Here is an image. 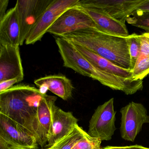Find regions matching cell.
Segmentation results:
<instances>
[{"instance_id":"cell-1","label":"cell","mask_w":149,"mask_h":149,"mask_svg":"<svg viewBox=\"0 0 149 149\" xmlns=\"http://www.w3.org/2000/svg\"><path fill=\"white\" fill-rule=\"evenodd\" d=\"M45 94L29 85L13 86L0 92V114L27 130L38 140L37 110Z\"/></svg>"},{"instance_id":"cell-2","label":"cell","mask_w":149,"mask_h":149,"mask_svg":"<svg viewBox=\"0 0 149 149\" xmlns=\"http://www.w3.org/2000/svg\"><path fill=\"white\" fill-rule=\"evenodd\" d=\"M56 42L65 68L96 80L113 90L123 91L126 95H133L143 88V81L123 78L97 68L88 61L73 44L66 40L57 37Z\"/></svg>"},{"instance_id":"cell-3","label":"cell","mask_w":149,"mask_h":149,"mask_svg":"<svg viewBox=\"0 0 149 149\" xmlns=\"http://www.w3.org/2000/svg\"><path fill=\"white\" fill-rule=\"evenodd\" d=\"M61 38L82 46L118 67L131 71L128 36H116L86 29L67 34Z\"/></svg>"},{"instance_id":"cell-4","label":"cell","mask_w":149,"mask_h":149,"mask_svg":"<svg viewBox=\"0 0 149 149\" xmlns=\"http://www.w3.org/2000/svg\"><path fill=\"white\" fill-rule=\"evenodd\" d=\"M53 0H18L15 6L19 26L20 46L26 41L41 16Z\"/></svg>"},{"instance_id":"cell-5","label":"cell","mask_w":149,"mask_h":149,"mask_svg":"<svg viewBox=\"0 0 149 149\" xmlns=\"http://www.w3.org/2000/svg\"><path fill=\"white\" fill-rule=\"evenodd\" d=\"M114 98H111L95 110L89 122L88 133L101 141L111 140L116 130L115 122L116 111Z\"/></svg>"},{"instance_id":"cell-6","label":"cell","mask_w":149,"mask_h":149,"mask_svg":"<svg viewBox=\"0 0 149 149\" xmlns=\"http://www.w3.org/2000/svg\"><path fill=\"white\" fill-rule=\"evenodd\" d=\"M86 29L102 32L88 15L74 7L63 13L49 28L47 33L62 37L67 34Z\"/></svg>"},{"instance_id":"cell-7","label":"cell","mask_w":149,"mask_h":149,"mask_svg":"<svg viewBox=\"0 0 149 149\" xmlns=\"http://www.w3.org/2000/svg\"><path fill=\"white\" fill-rule=\"evenodd\" d=\"M120 112L121 137L126 141L133 142L142 130L143 125L149 123L147 110L142 104L132 102L122 108Z\"/></svg>"},{"instance_id":"cell-8","label":"cell","mask_w":149,"mask_h":149,"mask_svg":"<svg viewBox=\"0 0 149 149\" xmlns=\"http://www.w3.org/2000/svg\"><path fill=\"white\" fill-rule=\"evenodd\" d=\"M79 0H53L28 36L25 43L34 44L40 41L49 28L66 11L77 6Z\"/></svg>"},{"instance_id":"cell-9","label":"cell","mask_w":149,"mask_h":149,"mask_svg":"<svg viewBox=\"0 0 149 149\" xmlns=\"http://www.w3.org/2000/svg\"><path fill=\"white\" fill-rule=\"evenodd\" d=\"M146 0H79L76 6L97 8L125 24L127 20Z\"/></svg>"},{"instance_id":"cell-10","label":"cell","mask_w":149,"mask_h":149,"mask_svg":"<svg viewBox=\"0 0 149 149\" xmlns=\"http://www.w3.org/2000/svg\"><path fill=\"white\" fill-rule=\"evenodd\" d=\"M0 139L18 149H39L36 137L27 130L0 114Z\"/></svg>"},{"instance_id":"cell-11","label":"cell","mask_w":149,"mask_h":149,"mask_svg":"<svg viewBox=\"0 0 149 149\" xmlns=\"http://www.w3.org/2000/svg\"><path fill=\"white\" fill-rule=\"evenodd\" d=\"M24 77L19 46H0V82L15 78L20 82Z\"/></svg>"},{"instance_id":"cell-12","label":"cell","mask_w":149,"mask_h":149,"mask_svg":"<svg viewBox=\"0 0 149 149\" xmlns=\"http://www.w3.org/2000/svg\"><path fill=\"white\" fill-rule=\"evenodd\" d=\"M78 119L70 111H65L54 105L50 136L46 147L53 146L75 129Z\"/></svg>"},{"instance_id":"cell-13","label":"cell","mask_w":149,"mask_h":149,"mask_svg":"<svg viewBox=\"0 0 149 149\" xmlns=\"http://www.w3.org/2000/svg\"><path fill=\"white\" fill-rule=\"evenodd\" d=\"M56 99V97L45 94L38 105L37 135L38 143L42 148L46 146L49 139L53 121V109Z\"/></svg>"},{"instance_id":"cell-14","label":"cell","mask_w":149,"mask_h":149,"mask_svg":"<svg viewBox=\"0 0 149 149\" xmlns=\"http://www.w3.org/2000/svg\"><path fill=\"white\" fill-rule=\"evenodd\" d=\"M88 15L103 33L116 36L127 37L129 34L125 24L115 19L103 11L95 8L74 7Z\"/></svg>"},{"instance_id":"cell-15","label":"cell","mask_w":149,"mask_h":149,"mask_svg":"<svg viewBox=\"0 0 149 149\" xmlns=\"http://www.w3.org/2000/svg\"><path fill=\"white\" fill-rule=\"evenodd\" d=\"M35 84L43 94L50 91L64 101L71 98L74 87L71 80L62 74L46 76L35 80Z\"/></svg>"},{"instance_id":"cell-16","label":"cell","mask_w":149,"mask_h":149,"mask_svg":"<svg viewBox=\"0 0 149 149\" xmlns=\"http://www.w3.org/2000/svg\"><path fill=\"white\" fill-rule=\"evenodd\" d=\"M20 29L15 6L0 19V46H19Z\"/></svg>"},{"instance_id":"cell-17","label":"cell","mask_w":149,"mask_h":149,"mask_svg":"<svg viewBox=\"0 0 149 149\" xmlns=\"http://www.w3.org/2000/svg\"><path fill=\"white\" fill-rule=\"evenodd\" d=\"M72 44L88 61L97 68L119 77L126 79H134L132 76V71L131 70L118 67L109 60L98 55L82 46L73 43Z\"/></svg>"},{"instance_id":"cell-18","label":"cell","mask_w":149,"mask_h":149,"mask_svg":"<svg viewBox=\"0 0 149 149\" xmlns=\"http://www.w3.org/2000/svg\"><path fill=\"white\" fill-rule=\"evenodd\" d=\"M88 134L78 125L67 136L54 145L56 149H72L77 142Z\"/></svg>"},{"instance_id":"cell-19","label":"cell","mask_w":149,"mask_h":149,"mask_svg":"<svg viewBox=\"0 0 149 149\" xmlns=\"http://www.w3.org/2000/svg\"><path fill=\"white\" fill-rule=\"evenodd\" d=\"M129 51L131 61V70L132 71L140 54V42L139 35L133 33L128 36Z\"/></svg>"},{"instance_id":"cell-20","label":"cell","mask_w":149,"mask_h":149,"mask_svg":"<svg viewBox=\"0 0 149 149\" xmlns=\"http://www.w3.org/2000/svg\"><path fill=\"white\" fill-rule=\"evenodd\" d=\"M126 22L128 24L149 32V11H136Z\"/></svg>"},{"instance_id":"cell-21","label":"cell","mask_w":149,"mask_h":149,"mask_svg":"<svg viewBox=\"0 0 149 149\" xmlns=\"http://www.w3.org/2000/svg\"><path fill=\"white\" fill-rule=\"evenodd\" d=\"M133 79L143 81L149 74V58L139 57L132 70Z\"/></svg>"},{"instance_id":"cell-22","label":"cell","mask_w":149,"mask_h":149,"mask_svg":"<svg viewBox=\"0 0 149 149\" xmlns=\"http://www.w3.org/2000/svg\"><path fill=\"white\" fill-rule=\"evenodd\" d=\"M102 141L87 134L79 140L72 149H101Z\"/></svg>"},{"instance_id":"cell-23","label":"cell","mask_w":149,"mask_h":149,"mask_svg":"<svg viewBox=\"0 0 149 149\" xmlns=\"http://www.w3.org/2000/svg\"><path fill=\"white\" fill-rule=\"evenodd\" d=\"M140 42V51L139 57L149 58V32L139 35Z\"/></svg>"},{"instance_id":"cell-24","label":"cell","mask_w":149,"mask_h":149,"mask_svg":"<svg viewBox=\"0 0 149 149\" xmlns=\"http://www.w3.org/2000/svg\"><path fill=\"white\" fill-rule=\"evenodd\" d=\"M19 82V80L16 78L10 79L0 82V92L5 91L14 86L15 84Z\"/></svg>"},{"instance_id":"cell-25","label":"cell","mask_w":149,"mask_h":149,"mask_svg":"<svg viewBox=\"0 0 149 149\" xmlns=\"http://www.w3.org/2000/svg\"><path fill=\"white\" fill-rule=\"evenodd\" d=\"M8 3V0H0V19H2L6 14Z\"/></svg>"},{"instance_id":"cell-26","label":"cell","mask_w":149,"mask_h":149,"mask_svg":"<svg viewBox=\"0 0 149 149\" xmlns=\"http://www.w3.org/2000/svg\"><path fill=\"white\" fill-rule=\"evenodd\" d=\"M136 11L139 12H147L149 11V0H146V1L139 7ZM135 11V12H136Z\"/></svg>"},{"instance_id":"cell-27","label":"cell","mask_w":149,"mask_h":149,"mask_svg":"<svg viewBox=\"0 0 149 149\" xmlns=\"http://www.w3.org/2000/svg\"><path fill=\"white\" fill-rule=\"evenodd\" d=\"M101 149H130L128 146H107L105 147H101Z\"/></svg>"},{"instance_id":"cell-28","label":"cell","mask_w":149,"mask_h":149,"mask_svg":"<svg viewBox=\"0 0 149 149\" xmlns=\"http://www.w3.org/2000/svg\"><path fill=\"white\" fill-rule=\"evenodd\" d=\"M128 147L130 149H149V148L144 147L142 146L138 145L130 146H128Z\"/></svg>"},{"instance_id":"cell-29","label":"cell","mask_w":149,"mask_h":149,"mask_svg":"<svg viewBox=\"0 0 149 149\" xmlns=\"http://www.w3.org/2000/svg\"><path fill=\"white\" fill-rule=\"evenodd\" d=\"M56 149L55 146L54 145L53 146H50V147H47L46 149Z\"/></svg>"},{"instance_id":"cell-30","label":"cell","mask_w":149,"mask_h":149,"mask_svg":"<svg viewBox=\"0 0 149 149\" xmlns=\"http://www.w3.org/2000/svg\"></svg>"},{"instance_id":"cell-31","label":"cell","mask_w":149,"mask_h":149,"mask_svg":"<svg viewBox=\"0 0 149 149\" xmlns=\"http://www.w3.org/2000/svg\"></svg>"}]
</instances>
